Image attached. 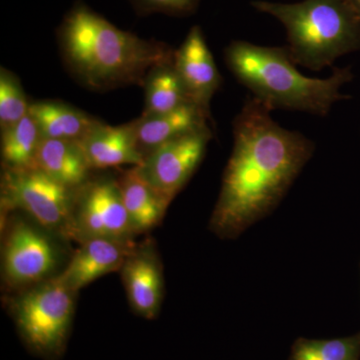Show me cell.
I'll return each mask as SVG.
<instances>
[{"mask_svg":"<svg viewBox=\"0 0 360 360\" xmlns=\"http://www.w3.org/2000/svg\"><path fill=\"white\" fill-rule=\"evenodd\" d=\"M270 112L251 96L234 120L233 149L210 224L219 238H238L269 214L314 155V142Z\"/></svg>","mask_w":360,"mask_h":360,"instance_id":"6da1fadb","label":"cell"},{"mask_svg":"<svg viewBox=\"0 0 360 360\" xmlns=\"http://www.w3.org/2000/svg\"><path fill=\"white\" fill-rule=\"evenodd\" d=\"M63 63L86 89L104 91L146 84L158 66L174 63L175 51L124 32L77 1L56 32Z\"/></svg>","mask_w":360,"mask_h":360,"instance_id":"7a4b0ae2","label":"cell"},{"mask_svg":"<svg viewBox=\"0 0 360 360\" xmlns=\"http://www.w3.org/2000/svg\"><path fill=\"white\" fill-rule=\"evenodd\" d=\"M225 61L241 84L270 110L328 115L333 104L347 98L342 85L352 79L349 68H335L330 77H304L295 68L288 47L262 46L236 40L225 49Z\"/></svg>","mask_w":360,"mask_h":360,"instance_id":"3957f363","label":"cell"},{"mask_svg":"<svg viewBox=\"0 0 360 360\" xmlns=\"http://www.w3.org/2000/svg\"><path fill=\"white\" fill-rule=\"evenodd\" d=\"M253 8L283 23L296 65L321 70L360 49V13L350 0H303L297 4L257 0Z\"/></svg>","mask_w":360,"mask_h":360,"instance_id":"277c9868","label":"cell"},{"mask_svg":"<svg viewBox=\"0 0 360 360\" xmlns=\"http://www.w3.org/2000/svg\"><path fill=\"white\" fill-rule=\"evenodd\" d=\"M77 293L58 276L21 290L11 302V312L21 338L37 354L63 352L70 333Z\"/></svg>","mask_w":360,"mask_h":360,"instance_id":"5b68a950","label":"cell"},{"mask_svg":"<svg viewBox=\"0 0 360 360\" xmlns=\"http://www.w3.org/2000/svg\"><path fill=\"white\" fill-rule=\"evenodd\" d=\"M4 170L2 210H21L46 231L68 238L75 189L59 184L37 168Z\"/></svg>","mask_w":360,"mask_h":360,"instance_id":"8992f818","label":"cell"},{"mask_svg":"<svg viewBox=\"0 0 360 360\" xmlns=\"http://www.w3.org/2000/svg\"><path fill=\"white\" fill-rule=\"evenodd\" d=\"M7 224L2 246L4 283L21 291L56 277L63 259L56 234L22 219Z\"/></svg>","mask_w":360,"mask_h":360,"instance_id":"52a82bcc","label":"cell"},{"mask_svg":"<svg viewBox=\"0 0 360 360\" xmlns=\"http://www.w3.org/2000/svg\"><path fill=\"white\" fill-rule=\"evenodd\" d=\"M134 236L117 179H89L75 189L68 238L132 241Z\"/></svg>","mask_w":360,"mask_h":360,"instance_id":"ba28073f","label":"cell"},{"mask_svg":"<svg viewBox=\"0 0 360 360\" xmlns=\"http://www.w3.org/2000/svg\"><path fill=\"white\" fill-rule=\"evenodd\" d=\"M212 135L210 127L182 135L151 151L135 167L149 186L172 202L200 167Z\"/></svg>","mask_w":360,"mask_h":360,"instance_id":"9c48e42d","label":"cell"},{"mask_svg":"<svg viewBox=\"0 0 360 360\" xmlns=\"http://www.w3.org/2000/svg\"><path fill=\"white\" fill-rule=\"evenodd\" d=\"M174 65L191 103L210 112V101L221 84V77L200 26L191 27L175 51Z\"/></svg>","mask_w":360,"mask_h":360,"instance_id":"30bf717a","label":"cell"},{"mask_svg":"<svg viewBox=\"0 0 360 360\" xmlns=\"http://www.w3.org/2000/svg\"><path fill=\"white\" fill-rule=\"evenodd\" d=\"M134 248L132 241L87 239L80 243L79 248L58 277L70 290L77 293L99 277L120 271Z\"/></svg>","mask_w":360,"mask_h":360,"instance_id":"8fae6325","label":"cell"},{"mask_svg":"<svg viewBox=\"0 0 360 360\" xmlns=\"http://www.w3.org/2000/svg\"><path fill=\"white\" fill-rule=\"evenodd\" d=\"M120 272L132 309L144 319H155L162 303L165 283L153 245H135Z\"/></svg>","mask_w":360,"mask_h":360,"instance_id":"7c38bea8","label":"cell"},{"mask_svg":"<svg viewBox=\"0 0 360 360\" xmlns=\"http://www.w3.org/2000/svg\"><path fill=\"white\" fill-rule=\"evenodd\" d=\"M77 142L91 170L122 165L139 167L144 160L137 148L134 122L122 127H110L101 122Z\"/></svg>","mask_w":360,"mask_h":360,"instance_id":"4fadbf2b","label":"cell"},{"mask_svg":"<svg viewBox=\"0 0 360 360\" xmlns=\"http://www.w3.org/2000/svg\"><path fill=\"white\" fill-rule=\"evenodd\" d=\"M210 112L194 103H187L163 115L134 120L137 148L143 158L162 144L207 129Z\"/></svg>","mask_w":360,"mask_h":360,"instance_id":"5bb4252c","label":"cell"},{"mask_svg":"<svg viewBox=\"0 0 360 360\" xmlns=\"http://www.w3.org/2000/svg\"><path fill=\"white\" fill-rule=\"evenodd\" d=\"M117 181L134 236L160 224L170 202L142 179L136 167L123 172Z\"/></svg>","mask_w":360,"mask_h":360,"instance_id":"9a60e30c","label":"cell"},{"mask_svg":"<svg viewBox=\"0 0 360 360\" xmlns=\"http://www.w3.org/2000/svg\"><path fill=\"white\" fill-rule=\"evenodd\" d=\"M37 168L63 186L77 189L89 179L90 168L77 141L41 139Z\"/></svg>","mask_w":360,"mask_h":360,"instance_id":"2e32d148","label":"cell"},{"mask_svg":"<svg viewBox=\"0 0 360 360\" xmlns=\"http://www.w3.org/2000/svg\"><path fill=\"white\" fill-rule=\"evenodd\" d=\"M30 115L39 127L42 139L79 141L99 120L84 111L59 101L30 103Z\"/></svg>","mask_w":360,"mask_h":360,"instance_id":"e0dca14e","label":"cell"},{"mask_svg":"<svg viewBox=\"0 0 360 360\" xmlns=\"http://www.w3.org/2000/svg\"><path fill=\"white\" fill-rule=\"evenodd\" d=\"M146 106L141 117L169 112L187 103H193L174 63L160 65L148 73L143 85Z\"/></svg>","mask_w":360,"mask_h":360,"instance_id":"ac0fdd59","label":"cell"},{"mask_svg":"<svg viewBox=\"0 0 360 360\" xmlns=\"http://www.w3.org/2000/svg\"><path fill=\"white\" fill-rule=\"evenodd\" d=\"M1 132L4 169L37 168V150L42 137L30 112L20 122Z\"/></svg>","mask_w":360,"mask_h":360,"instance_id":"d6986e66","label":"cell"},{"mask_svg":"<svg viewBox=\"0 0 360 360\" xmlns=\"http://www.w3.org/2000/svg\"><path fill=\"white\" fill-rule=\"evenodd\" d=\"M290 360H360V333L335 340L300 338Z\"/></svg>","mask_w":360,"mask_h":360,"instance_id":"ffe728a7","label":"cell"},{"mask_svg":"<svg viewBox=\"0 0 360 360\" xmlns=\"http://www.w3.org/2000/svg\"><path fill=\"white\" fill-rule=\"evenodd\" d=\"M30 103L18 78L11 71H0V127L2 130L20 122L30 112Z\"/></svg>","mask_w":360,"mask_h":360,"instance_id":"44dd1931","label":"cell"},{"mask_svg":"<svg viewBox=\"0 0 360 360\" xmlns=\"http://www.w3.org/2000/svg\"><path fill=\"white\" fill-rule=\"evenodd\" d=\"M139 15L153 13L167 14L170 16H188L195 13L200 0H129Z\"/></svg>","mask_w":360,"mask_h":360,"instance_id":"7402d4cb","label":"cell"},{"mask_svg":"<svg viewBox=\"0 0 360 360\" xmlns=\"http://www.w3.org/2000/svg\"><path fill=\"white\" fill-rule=\"evenodd\" d=\"M350 2H352V6H354L360 13V0H350Z\"/></svg>","mask_w":360,"mask_h":360,"instance_id":"603a6c76","label":"cell"}]
</instances>
